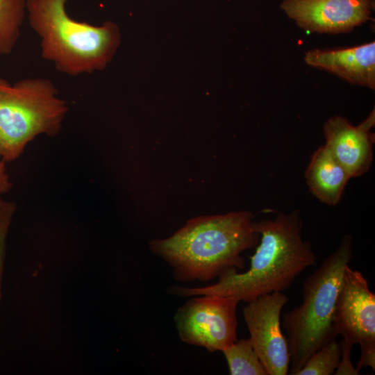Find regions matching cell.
I'll return each mask as SVG.
<instances>
[{
    "label": "cell",
    "mask_w": 375,
    "mask_h": 375,
    "mask_svg": "<svg viewBox=\"0 0 375 375\" xmlns=\"http://www.w3.org/2000/svg\"><path fill=\"white\" fill-rule=\"evenodd\" d=\"M253 226L260 240L248 270L228 271L216 283L204 287L172 286L169 292L179 297H231L248 303L262 294L283 292L303 271L315 265L312 244L302 237L300 210L279 212L273 219L253 222Z\"/></svg>",
    "instance_id": "6da1fadb"
},
{
    "label": "cell",
    "mask_w": 375,
    "mask_h": 375,
    "mask_svg": "<svg viewBox=\"0 0 375 375\" xmlns=\"http://www.w3.org/2000/svg\"><path fill=\"white\" fill-rule=\"evenodd\" d=\"M247 210L189 220L171 237L153 240L151 250L172 268L179 281H209L226 272L242 270L241 254L256 247L260 235Z\"/></svg>",
    "instance_id": "7a4b0ae2"
},
{
    "label": "cell",
    "mask_w": 375,
    "mask_h": 375,
    "mask_svg": "<svg viewBox=\"0 0 375 375\" xmlns=\"http://www.w3.org/2000/svg\"><path fill=\"white\" fill-rule=\"evenodd\" d=\"M67 0H26V17L40 38L41 56L57 71L70 76L103 70L121 44L119 27L110 21L100 26L72 18Z\"/></svg>",
    "instance_id": "3957f363"
},
{
    "label": "cell",
    "mask_w": 375,
    "mask_h": 375,
    "mask_svg": "<svg viewBox=\"0 0 375 375\" xmlns=\"http://www.w3.org/2000/svg\"><path fill=\"white\" fill-rule=\"evenodd\" d=\"M353 240L344 235L338 248L303 283L302 302L281 318L290 357L288 374L295 375L308 358L336 335L333 314L344 269L353 258Z\"/></svg>",
    "instance_id": "277c9868"
},
{
    "label": "cell",
    "mask_w": 375,
    "mask_h": 375,
    "mask_svg": "<svg viewBox=\"0 0 375 375\" xmlns=\"http://www.w3.org/2000/svg\"><path fill=\"white\" fill-rule=\"evenodd\" d=\"M68 110L67 101L47 78L10 83L0 76V159L13 161L37 136L58 135Z\"/></svg>",
    "instance_id": "5b68a950"
},
{
    "label": "cell",
    "mask_w": 375,
    "mask_h": 375,
    "mask_svg": "<svg viewBox=\"0 0 375 375\" xmlns=\"http://www.w3.org/2000/svg\"><path fill=\"white\" fill-rule=\"evenodd\" d=\"M179 307L174 322L180 339L210 352L223 351L237 339L238 299L201 295Z\"/></svg>",
    "instance_id": "8992f818"
},
{
    "label": "cell",
    "mask_w": 375,
    "mask_h": 375,
    "mask_svg": "<svg viewBox=\"0 0 375 375\" xmlns=\"http://www.w3.org/2000/svg\"><path fill=\"white\" fill-rule=\"evenodd\" d=\"M288 301L283 292H274L247 303L242 311L249 340L268 375L289 372L290 357L281 324V313Z\"/></svg>",
    "instance_id": "52a82bcc"
},
{
    "label": "cell",
    "mask_w": 375,
    "mask_h": 375,
    "mask_svg": "<svg viewBox=\"0 0 375 375\" xmlns=\"http://www.w3.org/2000/svg\"><path fill=\"white\" fill-rule=\"evenodd\" d=\"M336 336L351 345L358 344L360 351L375 350V294L362 272L345 267L334 314Z\"/></svg>",
    "instance_id": "ba28073f"
},
{
    "label": "cell",
    "mask_w": 375,
    "mask_h": 375,
    "mask_svg": "<svg viewBox=\"0 0 375 375\" xmlns=\"http://www.w3.org/2000/svg\"><path fill=\"white\" fill-rule=\"evenodd\" d=\"M281 9L301 28L319 33L351 31L368 21L372 0H283Z\"/></svg>",
    "instance_id": "9c48e42d"
},
{
    "label": "cell",
    "mask_w": 375,
    "mask_h": 375,
    "mask_svg": "<svg viewBox=\"0 0 375 375\" xmlns=\"http://www.w3.org/2000/svg\"><path fill=\"white\" fill-rule=\"evenodd\" d=\"M374 112L361 124L353 126L346 118L333 116L323 127L325 147L344 168L350 178L365 174L373 161Z\"/></svg>",
    "instance_id": "30bf717a"
},
{
    "label": "cell",
    "mask_w": 375,
    "mask_h": 375,
    "mask_svg": "<svg viewBox=\"0 0 375 375\" xmlns=\"http://www.w3.org/2000/svg\"><path fill=\"white\" fill-rule=\"evenodd\" d=\"M304 61L350 83L375 88L374 41L351 47L312 49L305 53Z\"/></svg>",
    "instance_id": "8fae6325"
},
{
    "label": "cell",
    "mask_w": 375,
    "mask_h": 375,
    "mask_svg": "<svg viewBox=\"0 0 375 375\" xmlns=\"http://www.w3.org/2000/svg\"><path fill=\"white\" fill-rule=\"evenodd\" d=\"M305 178L310 192L328 206H335L340 201L351 178L324 144L312 154Z\"/></svg>",
    "instance_id": "7c38bea8"
},
{
    "label": "cell",
    "mask_w": 375,
    "mask_h": 375,
    "mask_svg": "<svg viewBox=\"0 0 375 375\" xmlns=\"http://www.w3.org/2000/svg\"><path fill=\"white\" fill-rule=\"evenodd\" d=\"M26 16V0H0V56L15 49Z\"/></svg>",
    "instance_id": "4fadbf2b"
},
{
    "label": "cell",
    "mask_w": 375,
    "mask_h": 375,
    "mask_svg": "<svg viewBox=\"0 0 375 375\" xmlns=\"http://www.w3.org/2000/svg\"><path fill=\"white\" fill-rule=\"evenodd\" d=\"M222 352L231 375H268L249 338L237 340Z\"/></svg>",
    "instance_id": "5bb4252c"
},
{
    "label": "cell",
    "mask_w": 375,
    "mask_h": 375,
    "mask_svg": "<svg viewBox=\"0 0 375 375\" xmlns=\"http://www.w3.org/2000/svg\"><path fill=\"white\" fill-rule=\"evenodd\" d=\"M340 358V343L333 340L316 351L295 375L334 374Z\"/></svg>",
    "instance_id": "9a60e30c"
},
{
    "label": "cell",
    "mask_w": 375,
    "mask_h": 375,
    "mask_svg": "<svg viewBox=\"0 0 375 375\" xmlns=\"http://www.w3.org/2000/svg\"><path fill=\"white\" fill-rule=\"evenodd\" d=\"M15 211V204L0 197V300L2 297V280L6 258V239Z\"/></svg>",
    "instance_id": "2e32d148"
},
{
    "label": "cell",
    "mask_w": 375,
    "mask_h": 375,
    "mask_svg": "<svg viewBox=\"0 0 375 375\" xmlns=\"http://www.w3.org/2000/svg\"><path fill=\"white\" fill-rule=\"evenodd\" d=\"M341 345V358L339 365L335 372V375H358L359 372L353 366L351 362V351L353 345L343 342Z\"/></svg>",
    "instance_id": "e0dca14e"
},
{
    "label": "cell",
    "mask_w": 375,
    "mask_h": 375,
    "mask_svg": "<svg viewBox=\"0 0 375 375\" xmlns=\"http://www.w3.org/2000/svg\"><path fill=\"white\" fill-rule=\"evenodd\" d=\"M12 188V183L8 174L5 162L0 160V197Z\"/></svg>",
    "instance_id": "ac0fdd59"
}]
</instances>
